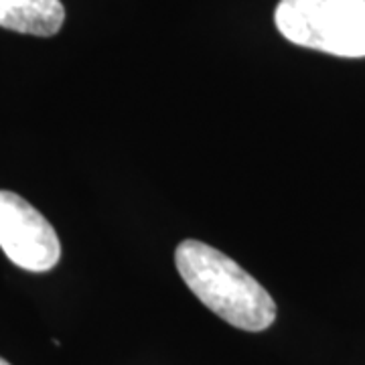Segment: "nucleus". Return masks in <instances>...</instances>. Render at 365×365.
I'll return each mask as SVG.
<instances>
[{"instance_id":"obj_1","label":"nucleus","mask_w":365,"mask_h":365,"mask_svg":"<svg viewBox=\"0 0 365 365\" xmlns=\"http://www.w3.org/2000/svg\"><path fill=\"white\" fill-rule=\"evenodd\" d=\"M182 282L209 311L244 331H264L276 319V302L268 290L237 262L197 240L175 250Z\"/></svg>"},{"instance_id":"obj_2","label":"nucleus","mask_w":365,"mask_h":365,"mask_svg":"<svg viewBox=\"0 0 365 365\" xmlns=\"http://www.w3.org/2000/svg\"><path fill=\"white\" fill-rule=\"evenodd\" d=\"M274 23L294 45L337 57H365V0H280Z\"/></svg>"},{"instance_id":"obj_3","label":"nucleus","mask_w":365,"mask_h":365,"mask_svg":"<svg viewBox=\"0 0 365 365\" xmlns=\"http://www.w3.org/2000/svg\"><path fill=\"white\" fill-rule=\"evenodd\" d=\"M0 250L29 272H49L61 258V244L51 223L13 191H0Z\"/></svg>"},{"instance_id":"obj_4","label":"nucleus","mask_w":365,"mask_h":365,"mask_svg":"<svg viewBox=\"0 0 365 365\" xmlns=\"http://www.w3.org/2000/svg\"><path fill=\"white\" fill-rule=\"evenodd\" d=\"M66 23L61 0H0V26L23 35L53 37Z\"/></svg>"},{"instance_id":"obj_5","label":"nucleus","mask_w":365,"mask_h":365,"mask_svg":"<svg viewBox=\"0 0 365 365\" xmlns=\"http://www.w3.org/2000/svg\"><path fill=\"white\" fill-rule=\"evenodd\" d=\"M0 365H11V364H9V361H4V359L0 357Z\"/></svg>"}]
</instances>
